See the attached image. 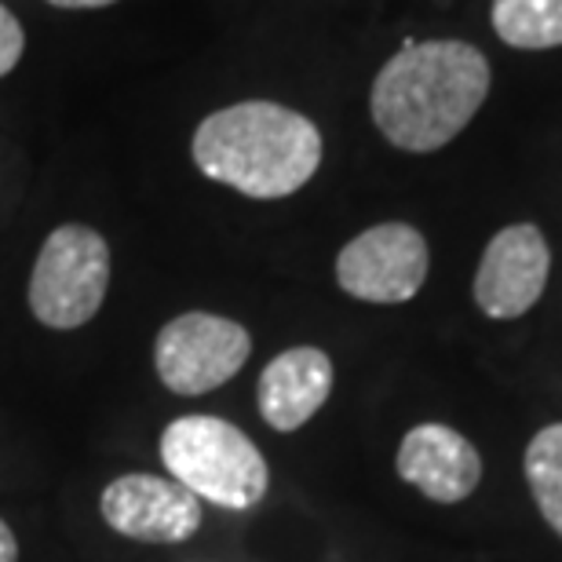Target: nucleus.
<instances>
[{
	"label": "nucleus",
	"mask_w": 562,
	"mask_h": 562,
	"mask_svg": "<svg viewBox=\"0 0 562 562\" xmlns=\"http://www.w3.org/2000/svg\"><path fill=\"white\" fill-rule=\"evenodd\" d=\"M395 471L431 504H460L482 486V453L457 427L424 420L402 435Z\"/></svg>",
	"instance_id": "nucleus-9"
},
{
	"label": "nucleus",
	"mask_w": 562,
	"mask_h": 562,
	"mask_svg": "<svg viewBox=\"0 0 562 562\" xmlns=\"http://www.w3.org/2000/svg\"><path fill=\"white\" fill-rule=\"evenodd\" d=\"M110 289V245L85 223H63L44 238L30 274V311L55 333L81 329L99 314Z\"/></svg>",
	"instance_id": "nucleus-4"
},
{
	"label": "nucleus",
	"mask_w": 562,
	"mask_h": 562,
	"mask_svg": "<svg viewBox=\"0 0 562 562\" xmlns=\"http://www.w3.org/2000/svg\"><path fill=\"white\" fill-rule=\"evenodd\" d=\"M161 464L179 486L223 512H249L271 490V468L260 446L238 424L187 413L161 431Z\"/></svg>",
	"instance_id": "nucleus-3"
},
{
	"label": "nucleus",
	"mask_w": 562,
	"mask_h": 562,
	"mask_svg": "<svg viewBox=\"0 0 562 562\" xmlns=\"http://www.w3.org/2000/svg\"><path fill=\"white\" fill-rule=\"evenodd\" d=\"M252 355V336L241 322L209 311H187L165 322L154 340L157 380L179 398L209 395L231 384Z\"/></svg>",
	"instance_id": "nucleus-5"
},
{
	"label": "nucleus",
	"mask_w": 562,
	"mask_h": 562,
	"mask_svg": "<svg viewBox=\"0 0 562 562\" xmlns=\"http://www.w3.org/2000/svg\"><path fill=\"white\" fill-rule=\"evenodd\" d=\"M522 475L544 526L562 541V420L544 424L526 442Z\"/></svg>",
	"instance_id": "nucleus-11"
},
{
	"label": "nucleus",
	"mask_w": 562,
	"mask_h": 562,
	"mask_svg": "<svg viewBox=\"0 0 562 562\" xmlns=\"http://www.w3.org/2000/svg\"><path fill=\"white\" fill-rule=\"evenodd\" d=\"M431 271L427 238L409 223H376L336 256V285L362 303H409Z\"/></svg>",
	"instance_id": "nucleus-6"
},
{
	"label": "nucleus",
	"mask_w": 562,
	"mask_h": 562,
	"mask_svg": "<svg viewBox=\"0 0 562 562\" xmlns=\"http://www.w3.org/2000/svg\"><path fill=\"white\" fill-rule=\"evenodd\" d=\"M493 30L504 44L544 52L562 44V0H493Z\"/></svg>",
	"instance_id": "nucleus-12"
},
{
	"label": "nucleus",
	"mask_w": 562,
	"mask_h": 562,
	"mask_svg": "<svg viewBox=\"0 0 562 562\" xmlns=\"http://www.w3.org/2000/svg\"><path fill=\"white\" fill-rule=\"evenodd\" d=\"M490 63L468 41H409L376 74L369 110L391 146L431 154L471 125L490 95Z\"/></svg>",
	"instance_id": "nucleus-1"
},
{
	"label": "nucleus",
	"mask_w": 562,
	"mask_h": 562,
	"mask_svg": "<svg viewBox=\"0 0 562 562\" xmlns=\"http://www.w3.org/2000/svg\"><path fill=\"white\" fill-rule=\"evenodd\" d=\"M22 48H26V37H22V26L11 11L0 4V77H8L22 59Z\"/></svg>",
	"instance_id": "nucleus-13"
},
{
	"label": "nucleus",
	"mask_w": 562,
	"mask_h": 562,
	"mask_svg": "<svg viewBox=\"0 0 562 562\" xmlns=\"http://www.w3.org/2000/svg\"><path fill=\"white\" fill-rule=\"evenodd\" d=\"M548 274H552V249L544 231L533 223H512L482 249L471 296L486 318L515 322L541 303Z\"/></svg>",
	"instance_id": "nucleus-7"
},
{
	"label": "nucleus",
	"mask_w": 562,
	"mask_h": 562,
	"mask_svg": "<svg viewBox=\"0 0 562 562\" xmlns=\"http://www.w3.org/2000/svg\"><path fill=\"white\" fill-rule=\"evenodd\" d=\"M0 562H19V537L0 519Z\"/></svg>",
	"instance_id": "nucleus-14"
},
{
	"label": "nucleus",
	"mask_w": 562,
	"mask_h": 562,
	"mask_svg": "<svg viewBox=\"0 0 562 562\" xmlns=\"http://www.w3.org/2000/svg\"><path fill=\"white\" fill-rule=\"evenodd\" d=\"M55 8H110L117 4V0H48Z\"/></svg>",
	"instance_id": "nucleus-15"
},
{
	"label": "nucleus",
	"mask_w": 562,
	"mask_h": 562,
	"mask_svg": "<svg viewBox=\"0 0 562 562\" xmlns=\"http://www.w3.org/2000/svg\"><path fill=\"white\" fill-rule=\"evenodd\" d=\"M333 384L336 369L322 347H289L263 366L256 384V409L271 431L292 435L318 417V409L333 395Z\"/></svg>",
	"instance_id": "nucleus-10"
},
{
	"label": "nucleus",
	"mask_w": 562,
	"mask_h": 562,
	"mask_svg": "<svg viewBox=\"0 0 562 562\" xmlns=\"http://www.w3.org/2000/svg\"><path fill=\"white\" fill-rule=\"evenodd\" d=\"M99 515L117 537L139 544H183L205 522L194 493L176 479L146 471H128L106 482L99 493Z\"/></svg>",
	"instance_id": "nucleus-8"
},
{
	"label": "nucleus",
	"mask_w": 562,
	"mask_h": 562,
	"mask_svg": "<svg viewBox=\"0 0 562 562\" xmlns=\"http://www.w3.org/2000/svg\"><path fill=\"white\" fill-rule=\"evenodd\" d=\"M190 157L212 183L252 201H278L303 190L318 172L322 132L311 117L271 99H245L201 121Z\"/></svg>",
	"instance_id": "nucleus-2"
}]
</instances>
